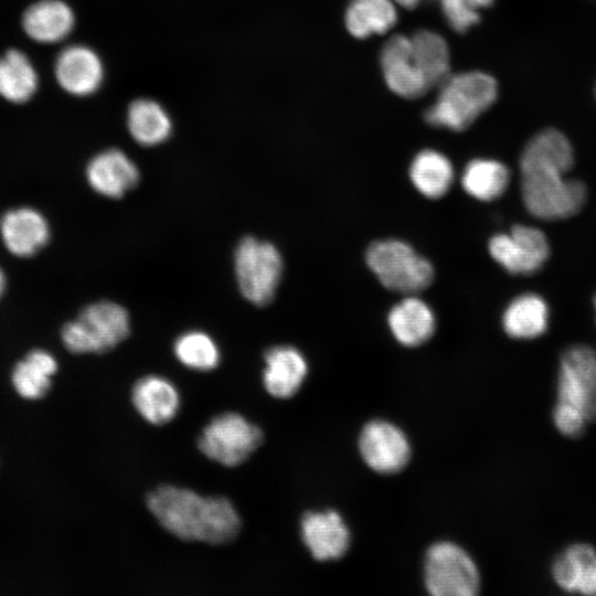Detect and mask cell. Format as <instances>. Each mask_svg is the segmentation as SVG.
Returning <instances> with one entry per match:
<instances>
[{"instance_id":"6da1fadb","label":"cell","mask_w":596,"mask_h":596,"mask_svg":"<svg viewBox=\"0 0 596 596\" xmlns=\"http://www.w3.org/2000/svg\"><path fill=\"white\" fill-rule=\"evenodd\" d=\"M146 503L158 523L183 541L226 544L242 528L237 510L225 497H203L188 488L162 485L147 494Z\"/></svg>"},{"instance_id":"7a4b0ae2","label":"cell","mask_w":596,"mask_h":596,"mask_svg":"<svg viewBox=\"0 0 596 596\" xmlns=\"http://www.w3.org/2000/svg\"><path fill=\"white\" fill-rule=\"evenodd\" d=\"M424 118L433 127L453 131L467 129L498 97V83L482 71L450 74L439 86Z\"/></svg>"},{"instance_id":"3957f363","label":"cell","mask_w":596,"mask_h":596,"mask_svg":"<svg viewBox=\"0 0 596 596\" xmlns=\"http://www.w3.org/2000/svg\"><path fill=\"white\" fill-rule=\"evenodd\" d=\"M365 262L386 289L415 294L426 289L434 280L432 263L408 243L385 238L373 242L366 249Z\"/></svg>"},{"instance_id":"277c9868","label":"cell","mask_w":596,"mask_h":596,"mask_svg":"<svg viewBox=\"0 0 596 596\" xmlns=\"http://www.w3.org/2000/svg\"><path fill=\"white\" fill-rule=\"evenodd\" d=\"M521 170V192L528 211L541 220H561L576 214L586 200L583 182L567 179L551 168Z\"/></svg>"},{"instance_id":"5b68a950","label":"cell","mask_w":596,"mask_h":596,"mask_svg":"<svg viewBox=\"0 0 596 596\" xmlns=\"http://www.w3.org/2000/svg\"><path fill=\"white\" fill-rule=\"evenodd\" d=\"M128 311L120 305L100 300L85 307L78 317L65 323L61 337L65 348L77 354L104 353L127 338Z\"/></svg>"},{"instance_id":"8992f818","label":"cell","mask_w":596,"mask_h":596,"mask_svg":"<svg viewBox=\"0 0 596 596\" xmlns=\"http://www.w3.org/2000/svg\"><path fill=\"white\" fill-rule=\"evenodd\" d=\"M234 269L242 296L262 307L275 297L283 274V257L272 243L246 236L235 249Z\"/></svg>"},{"instance_id":"52a82bcc","label":"cell","mask_w":596,"mask_h":596,"mask_svg":"<svg viewBox=\"0 0 596 596\" xmlns=\"http://www.w3.org/2000/svg\"><path fill=\"white\" fill-rule=\"evenodd\" d=\"M262 428L235 412L214 416L198 438L199 450L212 461L224 467L245 462L262 445Z\"/></svg>"},{"instance_id":"ba28073f","label":"cell","mask_w":596,"mask_h":596,"mask_svg":"<svg viewBox=\"0 0 596 596\" xmlns=\"http://www.w3.org/2000/svg\"><path fill=\"white\" fill-rule=\"evenodd\" d=\"M424 582L435 596H472L479 590L480 575L472 558L460 546L438 542L426 553Z\"/></svg>"},{"instance_id":"9c48e42d","label":"cell","mask_w":596,"mask_h":596,"mask_svg":"<svg viewBox=\"0 0 596 596\" xmlns=\"http://www.w3.org/2000/svg\"><path fill=\"white\" fill-rule=\"evenodd\" d=\"M557 402L596 421V353L585 344L567 348L560 361Z\"/></svg>"},{"instance_id":"30bf717a","label":"cell","mask_w":596,"mask_h":596,"mask_svg":"<svg viewBox=\"0 0 596 596\" xmlns=\"http://www.w3.org/2000/svg\"><path fill=\"white\" fill-rule=\"evenodd\" d=\"M488 247L491 257L514 275L535 273L545 263L550 253L544 233L525 225H515L510 233L492 236Z\"/></svg>"},{"instance_id":"8fae6325","label":"cell","mask_w":596,"mask_h":596,"mask_svg":"<svg viewBox=\"0 0 596 596\" xmlns=\"http://www.w3.org/2000/svg\"><path fill=\"white\" fill-rule=\"evenodd\" d=\"M359 449L365 464L374 471L394 473L408 462L411 447L405 434L386 421L368 423L359 438Z\"/></svg>"},{"instance_id":"7c38bea8","label":"cell","mask_w":596,"mask_h":596,"mask_svg":"<svg viewBox=\"0 0 596 596\" xmlns=\"http://www.w3.org/2000/svg\"><path fill=\"white\" fill-rule=\"evenodd\" d=\"M380 64L387 87L400 97L415 99L432 88L414 60L411 36H391L381 50Z\"/></svg>"},{"instance_id":"4fadbf2b","label":"cell","mask_w":596,"mask_h":596,"mask_svg":"<svg viewBox=\"0 0 596 596\" xmlns=\"http://www.w3.org/2000/svg\"><path fill=\"white\" fill-rule=\"evenodd\" d=\"M54 75L66 93L84 97L99 89L105 70L102 58L93 49L73 44L64 47L56 56Z\"/></svg>"},{"instance_id":"5bb4252c","label":"cell","mask_w":596,"mask_h":596,"mask_svg":"<svg viewBox=\"0 0 596 596\" xmlns=\"http://www.w3.org/2000/svg\"><path fill=\"white\" fill-rule=\"evenodd\" d=\"M139 169L121 150L111 148L97 153L86 167V179L98 194L119 199L139 181Z\"/></svg>"},{"instance_id":"9a60e30c","label":"cell","mask_w":596,"mask_h":596,"mask_svg":"<svg viewBox=\"0 0 596 596\" xmlns=\"http://www.w3.org/2000/svg\"><path fill=\"white\" fill-rule=\"evenodd\" d=\"M300 530L305 545L319 561L341 557L350 544L347 524L341 515L332 510L306 513Z\"/></svg>"},{"instance_id":"2e32d148","label":"cell","mask_w":596,"mask_h":596,"mask_svg":"<svg viewBox=\"0 0 596 596\" xmlns=\"http://www.w3.org/2000/svg\"><path fill=\"white\" fill-rule=\"evenodd\" d=\"M131 403L146 422L161 426L177 416L181 398L177 386L171 381L151 374L142 376L134 384Z\"/></svg>"},{"instance_id":"e0dca14e","label":"cell","mask_w":596,"mask_h":596,"mask_svg":"<svg viewBox=\"0 0 596 596\" xmlns=\"http://www.w3.org/2000/svg\"><path fill=\"white\" fill-rule=\"evenodd\" d=\"M263 385L276 398H289L302 385L308 364L302 353L290 345H276L264 355Z\"/></svg>"},{"instance_id":"ac0fdd59","label":"cell","mask_w":596,"mask_h":596,"mask_svg":"<svg viewBox=\"0 0 596 596\" xmlns=\"http://www.w3.org/2000/svg\"><path fill=\"white\" fill-rule=\"evenodd\" d=\"M387 324L401 344L413 348L432 338L436 329V318L427 302L409 295L391 308Z\"/></svg>"},{"instance_id":"d6986e66","label":"cell","mask_w":596,"mask_h":596,"mask_svg":"<svg viewBox=\"0 0 596 596\" xmlns=\"http://www.w3.org/2000/svg\"><path fill=\"white\" fill-rule=\"evenodd\" d=\"M0 231L7 248L19 257L39 252L49 241L50 228L45 219L35 210L20 207L3 215Z\"/></svg>"},{"instance_id":"ffe728a7","label":"cell","mask_w":596,"mask_h":596,"mask_svg":"<svg viewBox=\"0 0 596 596\" xmlns=\"http://www.w3.org/2000/svg\"><path fill=\"white\" fill-rule=\"evenodd\" d=\"M75 25L71 7L61 0H41L23 13L24 32L39 43L52 44L66 39Z\"/></svg>"},{"instance_id":"44dd1931","label":"cell","mask_w":596,"mask_h":596,"mask_svg":"<svg viewBox=\"0 0 596 596\" xmlns=\"http://www.w3.org/2000/svg\"><path fill=\"white\" fill-rule=\"evenodd\" d=\"M127 128L137 143L153 147L170 137L172 121L158 102L150 98H137L128 107Z\"/></svg>"},{"instance_id":"7402d4cb","label":"cell","mask_w":596,"mask_h":596,"mask_svg":"<svg viewBox=\"0 0 596 596\" xmlns=\"http://www.w3.org/2000/svg\"><path fill=\"white\" fill-rule=\"evenodd\" d=\"M574 163V152L570 140L558 130L549 128L538 132L525 145L520 169L553 168L567 172Z\"/></svg>"},{"instance_id":"603a6c76","label":"cell","mask_w":596,"mask_h":596,"mask_svg":"<svg viewBox=\"0 0 596 596\" xmlns=\"http://www.w3.org/2000/svg\"><path fill=\"white\" fill-rule=\"evenodd\" d=\"M414 188L427 199H439L450 189L455 171L451 161L434 149L419 151L409 166Z\"/></svg>"},{"instance_id":"cb8c5ba5","label":"cell","mask_w":596,"mask_h":596,"mask_svg":"<svg viewBox=\"0 0 596 596\" xmlns=\"http://www.w3.org/2000/svg\"><path fill=\"white\" fill-rule=\"evenodd\" d=\"M549 321V308L542 297L523 294L515 297L502 315V327L513 339H534L543 334Z\"/></svg>"},{"instance_id":"d4e9b609","label":"cell","mask_w":596,"mask_h":596,"mask_svg":"<svg viewBox=\"0 0 596 596\" xmlns=\"http://www.w3.org/2000/svg\"><path fill=\"white\" fill-rule=\"evenodd\" d=\"M394 0H351L344 12L348 32L356 39L384 34L397 22Z\"/></svg>"},{"instance_id":"484cf974","label":"cell","mask_w":596,"mask_h":596,"mask_svg":"<svg viewBox=\"0 0 596 596\" xmlns=\"http://www.w3.org/2000/svg\"><path fill=\"white\" fill-rule=\"evenodd\" d=\"M38 85V73L23 52L12 49L0 57L1 97L22 104L35 94Z\"/></svg>"},{"instance_id":"4316f807","label":"cell","mask_w":596,"mask_h":596,"mask_svg":"<svg viewBox=\"0 0 596 596\" xmlns=\"http://www.w3.org/2000/svg\"><path fill=\"white\" fill-rule=\"evenodd\" d=\"M413 56L430 87L439 86L450 75L447 41L432 30H419L411 36Z\"/></svg>"},{"instance_id":"83f0119b","label":"cell","mask_w":596,"mask_h":596,"mask_svg":"<svg viewBox=\"0 0 596 596\" xmlns=\"http://www.w3.org/2000/svg\"><path fill=\"white\" fill-rule=\"evenodd\" d=\"M509 181V169L500 161L486 158L469 161L461 175L464 190L480 201H492L501 196Z\"/></svg>"},{"instance_id":"f1b7e54d","label":"cell","mask_w":596,"mask_h":596,"mask_svg":"<svg viewBox=\"0 0 596 596\" xmlns=\"http://www.w3.org/2000/svg\"><path fill=\"white\" fill-rule=\"evenodd\" d=\"M56 370L57 362L52 354L43 350H34L15 365L12 382L22 397L36 400L47 393L51 377Z\"/></svg>"},{"instance_id":"f546056e","label":"cell","mask_w":596,"mask_h":596,"mask_svg":"<svg viewBox=\"0 0 596 596\" xmlns=\"http://www.w3.org/2000/svg\"><path fill=\"white\" fill-rule=\"evenodd\" d=\"M173 353L181 364L201 372L214 370L221 360L216 342L199 330L179 336L173 343Z\"/></svg>"},{"instance_id":"4dcf8cb0","label":"cell","mask_w":596,"mask_h":596,"mask_svg":"<svg viewBox=\"0 0 596 596\" xmlns=\"http://www.w3.org/2000/svg\"><path fill=\"white\" fill-rule=\"evenodd\" d=\"M595 554L596 550L586 543L567 546L552 565L556 585L567 593H578L586 567Z\"/></svg>"},{"instance_id":"1f68e13d","label":"cell","mask_w":596,"mask_h":596,"mask_svg":"<svg viewBox=\"0 0 596 596\" xmlns=\"http://www.w3.org/2000/svg\"><path fill=\"white\" fill-rule=\"evenodd\" d=\"M447 24L464 33L480 21V10L468 0H439Z\"/></svg>"},{"instance_id":"d6a6232c","label":"cell","mask_w":596,"mask_h":596,"mask_svg":"<svg viewBox=\"0 0 596 596\" xmlns=\"http://www.w3.org/2000/svg\"><path fill=\"white\" fill-rule=\"evenodd\" d=\"M553 423L562 435L575 438L583 434L588 421L579 411L556 402L553 409Z\"/></svg>"},{"instance_id":"836d02e7","label":"cell","mask_w":596,"mask_h":596,"mask_svg":"<svg viewBox=\"0 0 596 596\" xmlns=\"http://www.w3.org/2000/svg\"><path fill=\"white\" fill-rule=\"evenodd\" d=\"M578 593L583 595L596 596V554L586 568Z\"/></svg>"},{"instance_id":"e575fe53","label":"cell","mask_w":596,"mask_h":596,"mask_svg":"<svg viewBox=\"0 0 596 596\" xmlns=\"http://www.w3.org/2000/svg\"><path fill=\"white\" fill-rule=\"evenodd\" d=\"M424 0H394L397 6H401L405 9H414Z\"/></svg>"},{"instance_id":"d590c367","label":"cell","mask_w":596,"mask_h":596,"mask_svg":"<svg viewBox=\"0 0 596 596\" xmlns=\"http://www.w3.org/2000/svg\"><path fill=\"white\" fill-rule=\"evenodd\" d=\"M468 1H470L479 10L491 6L493 2V0H468Z\"/></svg>"},{"instance_id":"8d00e7d4","label":"cell","mask_w":596,"mask_h":596,"mask_svg":"<svg viewBox=\"0 0 596 596\" xmlns=\"http://www.w3.org/2000/svg\"><path fill=\"white\" fill-rule=\"evenodd\" d=\"M4 287H6V277L2 273V270L0 269V296L2 295L3 290H4Z\"/></svg>"},{"instance_id":"74e56055","label":"cell","mask_w":596,"mask_h":596,"mask_svg":"<svg viewBox=\"0 0 596 596\" xmlns=\"http://www.w3.org/2000/svg\"><path fill=\"white\" fill-rule=\"evenodd\" d=\"M595 308H596V297H595Z\"/></svg>"}]
</instances>
